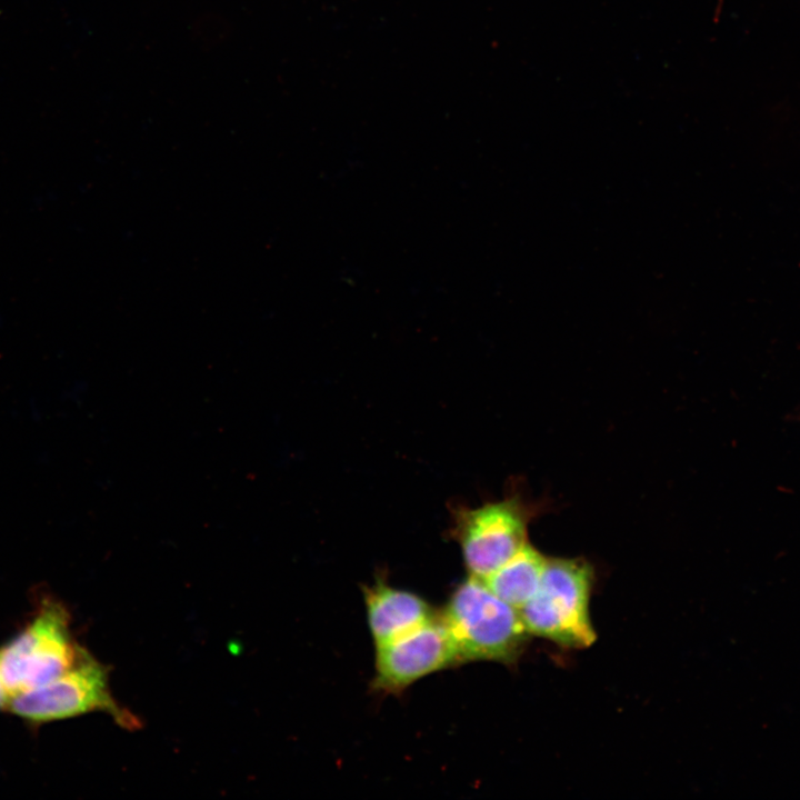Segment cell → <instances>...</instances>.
I'll return each mask as SVG.
<instances>
[{
  "instance_id": "obj_1",
  "label": "cell",
  "mask_w": 800,
  "mask_h": 800,
  "mask_svg": "<svg viewBox=\"0 0 800 800\" xmlns=\"http://www.w3.org/2000/svg\"><path fill=\"white\" fill-rule=\"evenodd\" d=\"M459 661L513 662L530 636L518 609L470 576L452 593L442 616Z\"/></svg>"
},
{
  "instance_id": "obj_2",
  "label": "cell",
  "mask_w": 800,
  "mask_h": 800,
  "mask_svg": "<svg viewBox=\"0 0 800 800\" xmlns=\"http://www.w3.org/2000/svg\"><path fill=\"white\" fill-rule=\"evenodd\" d=\"M592 567L581 559L547 558L538 590L519 610L529 634L583 649L597 639L589 601Z\"/></svg>"
},
{
  "instance_id": "obj_3",
  "label": "cell",
  "mask_w": 800,
  "mask_h": 800,
  "mask_svg": "<svg viewBox=\"0 0 800 800\" xmlns=\"http://www.w3.org/2000/svg\"><path fill=\"white\" fill-rule=\"evenodd\" d=\"M83 651L72 638L66 608L46 599L26 627L0 647V673L12 697L62 674Z\"/></svg>"
},
{
  "instance_id": "obj_4",
  "label": "cell",
  "mask_w": 800,
  "mask_h": 800,
  "mask_svg": "<svg viewBox=\"0 0 800 800\" xmlns=\"http://www.w3.org/2000/svg\"><path fill=\"white\" fill-rule=\"evenodd\" d=\"M532 516L531 507L517 496L477 508L454 507L450 532L470 576L484 579L526 546Z\"/></svg>"
},
{
  "instance_id": "obj_5",
  "label": "cell",
  "mask_w": 800,
  "mask_h": 800,
  "mask_svg": "<svg viewBox=\"0 0 800 800\" xmlns=\"http://www.w3.org/2000/svg\"><path fill=\"white\" fill-rule=\"evenodd\" d=\"M7 710L32 726L92 711H106L124 726L133 721L112 699L107 669L87 650L70 669L53 680L13 694Z\"/></svg>"
},
{
  "instance_id": "obj_6",
  "label": "cell",
  "mask_w": 800,
  "mask_h": 800,
  "mask_svg": "<svg viewBox=\"0 0 800 800\" xmlns=\"http://www.w3.org/2000/svg\"><path fill=\"white\" fill-rule=\"evenodd\" d=\"M459 661L442 619L432 618L412 631L377 646L374 686L400 691L418 679Z\"/></svg>"
},
{
  "instance_id": "obj_7",
  "label": "cell",
  "mask_w": 800,
  "mask_h": 800,
  "mask_svg": "<svg viewBox=\"0 0 800 800\" xmlns=\"http://www.w3.org/2000/svg\"><path fill=\"white\" fill-rule=\"evenodd\" d=\"M368 622L376 647L420 627L433 618L420 597L378 582L364 589Z\"/></svg>"
},
{
  "instance_id": "obj_8",
  "label": "cell",
  "mask_w": 800,
  "mask_h": 800,
  "mask_svg": "<svg viewBox=\"0 0 800 800\" xmlns=\"http://www.w3.org/2000/svg\"><path fill=\"white\" fill-rule=\"evenodd\" d=\"M547 558L531 544L482 579L508 604L520 610L539 588Z\"/></svg>"
},
{
  "instance_id": "obj_9",
  "label": "cell",
  "mask_w": 800,
  "mask_h": 800,
  "mask_svg": "<svg viewBox=\"0 0 800 800\" xmlns=\"http://www.w3.org/2000/svg\"><path fill=\"white\" fill-rule=\"evenodd\" d=\"M11 698V693L7 689L3 679L0 673V710H4L8 708L9 701Z\"/></svg>"
}]
</instances>
